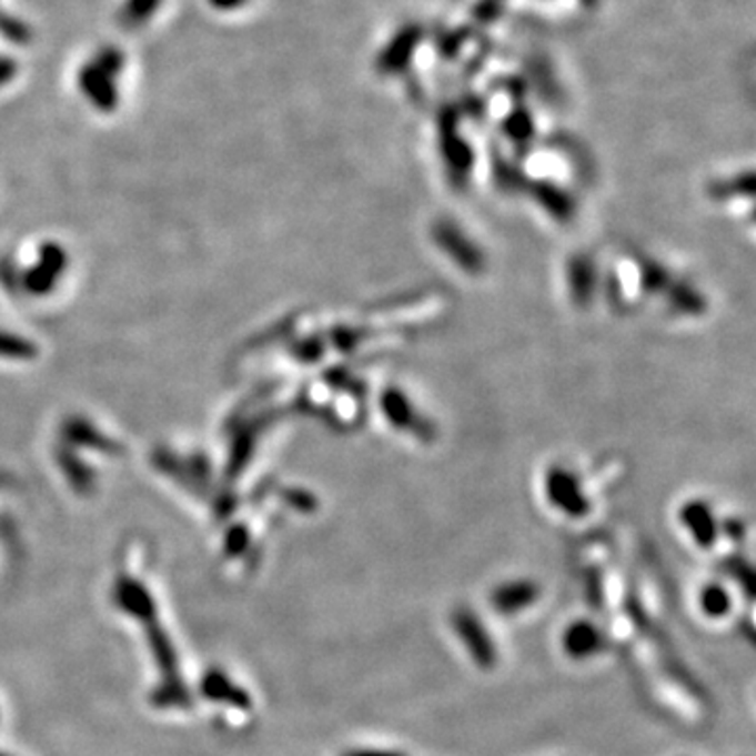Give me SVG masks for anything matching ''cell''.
I'll list each match as a JSON object with an SVG mask.
<instances>
[{"label":"cell","instance_id":"cell-10","mask_svg":"<svg viewBox=\"0 0 756 756\" xmlns=\"http://www.w3.org/2000/svg\"><path fill=\"white\" fill-rule=\"evenodd\" d=\"M18 74V65L16 61L9 58H0V87L7 84L9 80H13V77Z\"/></svg>","mask_w":756,"mask_h":756},{"label":"cell","instance_id":"cell-2","mask_svg":"<svg viewBox=\"0 0 756 756\" xmlns=\"http://www.w3.org/2000/svg\"><path fill=\"white\" fill-rule=\"evenodd\" d=\"M124 70V56L117 47H103L87 65L78 72L80 91L91 99L93 105L110 110L117 105V78Z\"/></svg>","mask_w":756,"mask_h":756},{"label":"cell","instance_id":"cell-7","mask_svg":"<svg viewBox=\"0 0 756 756\" xmlns=\"http://www.w3.org/2000/svg\"><path fill=\"white\" fill-rule=\"evenodd\" d=\"M698 605L699 609H702V614L708 616V618H713V621L729 616L732 609H734L732 595H729V591H727L720 582H710V584L702 586Z\"/></svg>","mask_w":756,"mask_h":756},{"label":"cell","instance_id":"cell-1","mask_svg":"<svg viewBox=\"0 0 756 756\" xmlns=\"http://www.w3.org/2000/svg\"><path fill=\"white\" fill-rule=\"evenodd\" d=\"M597 485H602V480L595 471L574 463H553L543 477L548 506L572 520H582L593 511V487Z\"/></svg>","mask_w":756,"mask_h":756},{"label":"cell","instance_id":"cell-6","mask_svg":"<svg viewBox=\"0 0 756 756\" xmlns=\"http://www.w3.org/2000/svg\"><path fill=\"white\" fill-rule=\"evenodd\" d=\"M565 656L572 659H591L605 649V635L597 624L591 621H574L565 626L562 635Z\"/></svg>","mask_w":756,"mask_h":756},{"label":"cell","instance_id":"cell-11","mask_svg":"<svg viewBox=\"0 0 756 756\" xmlns=\"http://www.w3.org/2000/svg\"><path fill=\"white\" fill-rule=\"evenodd\" d=\"M209 2H211V7L216 9V11H235V9H240L246 0H209Z\"/></svg>","mask_w":756,"mask_h":756},{"label":"cell","instance_id":"cell-4","mask_svg":"<svg viewBox=\"0 0 756 756\" xmlns=\"http://www.w3.org/2000/svg\"><path fill=\"white\" fill-rule=\"evenodd\" d=\"M541 599V586L530 578H515V581L498 584L492 595L490 603L501 616H515L530 609L534 603Z\"/></svg>","mask_w":756,"mask_h":756},{"label":"cell","instance_id":"cell-8","mask_svg":"<svg viewBox=\"0 0 756 756\" xmlns=\"http://www.w3.org/2000/svg\"><path fill=\"white\" fill-rule=\"evenodd\" d=\"M160 2L162 0H127L120 11V21L127 28H141L143 23L152 20Z\"/></svg>","mask_w":756,"mask_h":756},{"label":"cell","instance_id":"cell-3","mask_svg":"<svg viewBox=\"0 0 756 756\" xmlns=\"http://www.w3.org/2000/svg\"><path fill=\"white\" fill-rule=\"evenodd\" d=\"M450 621H452L454 633L458 635V641L465 645L471 659L480 668L492 671L498 664V647L492 639L490 631L485 628L482 618L468 607H458V609L452 612Z\"/></svg>","mask_w":756,"mask_h":756},{"label":"cell","instance_id":"cell-5","mask_svg":"<svg viewBox=\"0 0 756 756\" xmlns=\"http://www.w3.org/2000/svg\"><path fill=\"white\" fill-rule=\"evenodd\" d=\"M679 520L699 548H713L718 543L720 524L713 504L706 501L685 503L679 511Z\"/></svg>","mask_w":756,"mask_h":756},{"label":"cell","instance_id":"cell-9","mask_svg":"<svg viewBox=\"0 0 756 756\" xmlns=\"http://www.w3.org/2000/svg\"><path fill=\"white\" fill-rule=\"evenodd\" d=\"M0 26L4 28L7 37H9L11 40H18V42H21V40L28 39V30L21 26L20 21L9 20V18H0Z\"/></svg>","mask_w":756,"mask_h":756},{"label":"cell","instance_id":"cell-12","mask_svg":"<svg viewBox=\"0 0 756 756\" xmlns=\"http://www.w3.org/2000/svg\"><path fill=\"white\" fill-rule=\"evenodd\" d=\"M347 756H406L402 753H395V750H383V748H360V750H353Z\"/></svg>","mask_w":756,"mask_h":756}]
</instances>
